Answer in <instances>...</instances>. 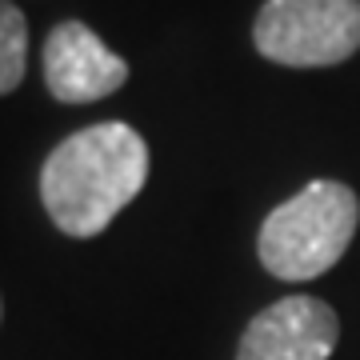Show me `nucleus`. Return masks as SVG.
Segmentation results:
<instances>
[{
  "label": "nucleus",
  "instance_id": "obj_1",
  "mask_svg": "<svg viewBox=\"0 0 360 360\" xmlns=\"http://www.w3.org/2000/svg\"><path fill=\"white\" fill-rule=\"evenodd\" d=\"M148 144L124 120H96L56 144L40 168V205L65 236L92 240L141 196Z\"/></svg>",
  "mask_w": 360,
  "mask_h": 360
},
{
  "label": "nucleus",
  "instance_id": "obj_2",
  "mask_svg": "<svg viewBox=\"0 0 360 360\" xmlns=\"http://www.w3.org/2000/svg\"><path fill=\"white\" fill-rule=\"evenodd\" d=\"M356 224L360 200L345 180H312L260 220L257 257L276 281H316L340 264Z\"/></svg>",
  "mask_w": 360,
  "mask_h": 360
},
{
  "label": "nucleus",
  "instance_id": "obj_3",
  "mask_svg": "<svg viewBox=\"0 0 360 360\" xmlns=\"http://www.w3.org/2000/svg\"><path fill=\"white\" fill-rule=\"evenodd\" d=\"M252 44L284 68H336L360 52V0H264Z\"/></svg>",
  "mask_w": 360,
  "mask_h": 360
},
{
  "label": "nucleus",
  "instance_id": "obj_4",
  "mask_svg": "<svg viewBox=\"0 0 360 360\" xmlns=\"http://www.w3.org/2000/svg\"><path fill=\"white\" fill-rule=\"evenodd\" d=\"M340 340V316L321 296H281L240 333L236 360H328Z\"/></svg>",
  "mask_w": 360,
  "mask_h": 360
},
{
  "label": "nucleus",
  "instance_id": "obj_5",
  "mask_svg": "<svg viewBox=\"0 0 360 360\" xmlns=\"http://www.w3.org/2000/svg\"><path fill=\"white\" fill-rule=\"evenodd\" d=\"M44 84L60 104H96L129 84V60L84 20H60L44 40Z\"/></svg>",
  "mask_w": 360,
  "mask_h": 360
},
{
  "label": "nucleus",
  "instance_id": "obj_6",
  "mask_svg": "<svg viewBox=\"0 0 360 360\" xmlns=\"http://www.w3.org/2000/svg\"><path fill=\"white\" fill-rule=\"evenodd\" d=\"M28 72V20L20 4L0 0V96L20 89Z\"/></svg>",
  "mask_w": 360,
  "mask_h": 360
},
{
  "label": "nucleus",
  "instance_id": "obj_7",
  "mask_svg": "<svg viewBox=\"0 0 360 360\" xmlns=\"http://www.w3.org/2000/svg\"><path fill=\"white\" fill-rule=\"evenodd\" d=\"M0 316H4V304H0Z\"/></svg>",
  "mask_w": 360,
  "mask_h": 360
}]
</instances>
